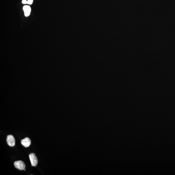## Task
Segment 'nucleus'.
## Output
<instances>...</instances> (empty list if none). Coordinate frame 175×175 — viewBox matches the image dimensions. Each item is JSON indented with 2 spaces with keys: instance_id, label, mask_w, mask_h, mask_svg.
<instances>
[{
  "instance_id": "3",
  "label": "nucleus",
  "mask_w": 175,
  "mask_h": 175,
  "mask_svg": "<svg viewBox=\"0 0 175 175\" xmlns=\"http://www.w3.org/2000/svg\"><path fill=\"white\" fill-rule=\"evenodd\" d=\"M7 142L8 144L10 147H14L15 145V139L12 135H8L7 138Z\"/></svg>"
},
{
  "instance_id": "5",
  "label": "nucleus",
  "mask_w": 175,
  "mask_h": 175,
  "mask_svg": "<svg viewBox=\"0 0 175 175\" xmlns=\"http://www.w3.org/2000/svg\"><path fill=\"white\" fill-rule=\"evenodd\" d=\"M23 10L25 16L28 17L30 15L31 12V8L29 6L27 5L24 6L23 7Z\"/></svg>"
},
{
  "instance_id": "4",
  "label": "nucleus",
  "mask_w": 175,
  "mask_h": 175,
  "mask_svg": "<svg viewBox=\"0 0 175 175\" xmlns=\"http://www.w3.org/2000/svg\"><path fill=\"white\" fill-rule=\"evenodd\" d=\"M21 144L24 147L27 148L30 146L31 144V141L29 138H26L22 139L21 141Z\"/></svg>"
},
{
  "instance_id": "6",
  "label": "nucleus",
  "mask_w": 175,
  "mask_h": 175,
  "mask_svg": "<svg viewBox=\"0 0 175 175\" xmlns=\"http://www.w3.org/2000/svg\"><path fill=\"white\" fill-rule=\"evenodd\" d=\"M33 0H22V3L23 4H28L31 5L33 3Z\"/></svg>"
},
{
  "instance_id": "7",
  "label": "nucleus",
  "mask_w": 175,
  "mask_h": 175,
  "mask_svg": "<svg viewBox=\"0 0 175 175\" xmlns=\"http://www.w3.org/2000/svg\"><path fill=\"white\" fill-rule=\"evenodd\" d=\"M24 170L25 171V169H24Z\"/></svg>"
},
{
  "instance_id": "2",
  "label": "nucleus",
  "mask_w": 175,
  "mask_h": 175,
  "mask_svg": "<svg viewBox=\"0 0 175 175\" xmlns=\"http://www.w3.org/2000/svg\"><path fill=\"white\" fill-rule=\"evenodd\" d=\"M29 157L32 166L34 167L36 166L38 164V160L35 154L31 153L29 155Z\"/></svg>"
},
{
  "instance_id": "1",
  "label": "nucleus",
  "mask_w": 175,
  "mask_h": 175,
  "mask_svg": "<svg viewBox=\"0 0 175 175\" xmlns=\"http://www.w3.org/2000/svg\"><path fill=\"white\" fill-rule=\"evenodd\" d=\"M15 167L20 170H24L25 168V165L23 162L21 160H18L14 163Z\"/></svg>"
}]
</instances>
